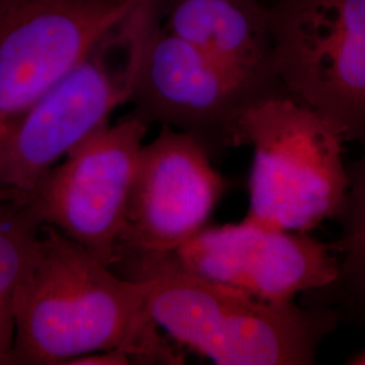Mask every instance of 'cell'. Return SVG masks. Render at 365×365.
<instances>
[{
    "mask_svg": "<svg viewBox=\"0 0 365 365\" xmlns=\"http://www.w3.org/2000/svg\"><path fill=\"white\" fill-rule=\"evenodd\" d=\"M274 69L283 88L365 144V0H274Z\"/></svg>",
    "mask_w": 365,
    "mask_h": 365,
    "instance_id": "obj_5",
    "label": "cell"
},
{
    "mask_svg": "<svg viewBox=\"0 0 365 365\" xmlns=\"http://www.w3.org/2000/svg\"><path fill=\"white\" fill-rule=\"evenodd\" d=\"M146 283V306L160 330L218 365L314 364L333 315L276 304L187 271L170 259L125 274Z\"/></svg>",
    "mask_w": 365,
    "mask_h": 365,
    "instance_id": "obj_2",
    "label": "cell"
},
{
    "mask_svg": "<svg viewBox=\"0 0 365 365\" xmlns=\"http://www.w3.org/2000/svg\"><path fill=\"white\" fill-rule=\"evenodd\" d=\"M163 24L223 64L282 84L264 0H163Z\"/></svg>",
    "mask_w": 365,
    "mask_h": 365,
    "instance_id": "obj_11",
    "label": "cell"
},
{
    "mask_svg": "<svg viewBox=\"0 0 365 365\" xmlns=\"http://www.w3.org/2000/svg\"><path fill=\"white\" fill-rule=\"evenodd\" d=\"M167 259L276 304L292 303L299 292L333 286L339 277V260L331 245L309 233L248 220L205 226Z\"/></svg>",
    "mask_w": 365,
    "mask_h": 365,
    "instance_id": "obj_10",
    "label": "cell"
},
{
    "mask_svg": "<svg viewBox=\"0 0 365 365\" xmlns=\"http://www.w3.org/2000/svg\"><path fill=\"white\" fill-rule=\"evenodd\" d=\"M42 226L31 199H0V365H13L15 298Z\"/></svg>",
    "mask_w": 365,
    "mask_h": 365,
    "instance_id": "obj_12",
    "label": "cell"
},
{
    "mask_svg": "<svg viewBox=\"0 0 365 365\" xmlns=\"http://www.w3.org/2000/svg\"><path fill=\"white\" fill-rule=\"evenodd\" d=\"M144 0H0V144Z\"/></svg>",
    "mask_w": 365,
    "mask_h": 365,
    "instance_id": "obj_7",
    "label": "cell"
},
{
    "mask_svg": "<svg viewBox=\"0 0 365 365\" xmlns=\"http://www.w3.org/2000/svg\"><path fill=\"white\" fill-rule=\"evenodd\" d=\"M344 131L289 96L262 98L240 118L235 146L253 149L248 221L309 233L337 218L348 191Z\"/></svg>",
    "mask_w": 365,
    "mask_h": 365,
    "instance_id": "obj_4",
    "label": "cell"
},
{
    "mask_svg": "<svg viewBox=\"0 0 365 365\" xmlns=\"http://www.w3.org/2000/svg\"><path fill=\"white\" fill-rule=\"evenodd\" d=\"M207 150L182 131L161 126L144 144L131 184L119 257L111 267L131 268L170 257L207 226L227 188Z\"/></svg>",
    "mask_w": 365,
    "mask_h": 365,
    "instance_id": "obj_8",
    "label": "cell"
},
{
    "mask_svg": "<svg viewBox=\"0 0 365 365\" xmlns=\"http://www.w3.org/2000/svg\"><path fill=\"white\" fill-rule=\"evenodd\" d=\"M149 125L131 111L73 148L31 202L49 225L113 267L119 257L131 184Z\"/></svg>",
    "mask_w": 365,
    "mask_h": 365,
    "instance_id": "obj_9",
    "label": "cell"
},
{
    "mask_svg": "<svg viewBox=\"0 0 365 365\" xmlns=\"http://www.w3.org/2000/svg\"><path fill=\"white\" fill-rule=\"evenodd\" d=\"M267 4H271V3H274V0H264Z\"/></svg>",
    "mask_w": 365,
    "mask_h": 365,
    "instance_id": "obj_15",
    "label": "cell"
},
{
    "mask_svg": "<svg viewBox=\"0 0 365 365\" xmlns=\"http://www.w3.org/2000/svg\"><path fill=\"white\" fill-rule=\"evenodd\" d=\"M133 113L148 125L182 131L211 158L235 146L240 118L282 84L223 64L163 24V0H144L123 22Z\"/></svg>",
    "mask_w": 365,
    "mask_h": 365,
    "instance_id": "obj_3",
    "label": "cell"
},
{
    "mask_svg": "<svg viewBox=\"0 0 365 365\" xmlns=\"http://www.w3.org/2000/svg\"><path fill=\"white\" fill-rule=\"evenodd\" d=\"M13 365H71L90 353L123 351L134 364H180L148 312L146 283L115 272L43 225L14 307Z\"/></svg>",
    "mask_w": 365,
    "mask_h": 365,
    "instance_id": "obj_1",
    "label": "cell"
},
{
    "mask_svg": "<svg viewBox=\"0 0 365 365\" xmlns=\"http://www.w3.org/2000/svg\"><path fill=\"white\" fill-rule=\"evenodd\" d=\"M122 24L45 92L0 144V199H30L73 148L129 103V54L122 61L114 56Z\"/></svg>",
    "mask_w": 365,
    "mask_h": 365,
    "instance_id": "obj_6",
    "label": "cell"
},
{
    "mask_svg": "<svg viewBox=\"0 0 365 365\" xmlns=\"http://www.w3.org/2000/svg\"><path fill=\"white\" fill-rule=\"evenodd\" d=\"M348 168V191L339 211L341 237L331 245L341 255L339 282L349 284L365 302V144L364 153ZM336 283V284H337Z\"/></svg>",
    "mask_w": 365,
    "mask_h": 365,
    "instance_id": "obj_13",
    "label": "cell"
},
{
    "mask_svg": "<svg viewBox=\"0 0 365 365\" xmlns=\"http://www.w3.org/2000/svg\"><path fill=\"white\" fill-rule=\"evenodd\" d=\"M349 364L365 365V352L359 353L357 356H354L349 361Z\"/></svg>",
    "mask_w": 365,
    "mask_h": 365,
    "instance_id": "obj_14",
    "label": "cell"
}]
</instances>
